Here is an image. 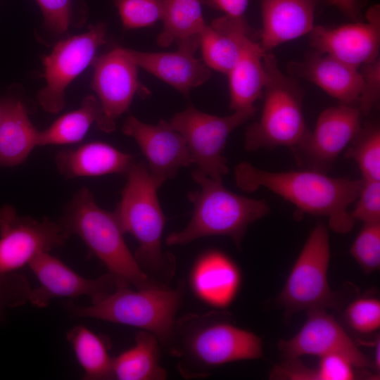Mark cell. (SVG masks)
<instances>
[{"label":"cell","mask_w":380,"mask_h":380,"mask_svg":"<svg viewBox=\"0 0 380 380\" xmlns=\"http://www.w3.org/2000/svg\"><path fill=\"white\" fill-rule=\"evenodd\" d=\"M234 177L236 186L243 191L264 187L303 213L327 217L334 232L348 233L355 225L348 208L358 196L362 179L331 177L316 170L271 172L248 162L236 165Z\"/></svg>","instance_id":"cell-1"},{"label":"cell","mask_w":380,"mask_h":380,"mask_svg":"<svg viewBox=\"0 0 380 380\" xmlns=\"http://www.w3.org/2000/svg\"><path fill=\"white\" fill-rule=\"evenodd\" d=\"M217 312L189 314L175 322L167 348L181 359L185 376H201L226 363L263 357L261 339L239 328Z\"/></svg>","instance_id":"cell-2"},{"label":"cell","mask_w":380,"mask_h":380,"mask_svg":"<svg viewBox=\"0 0 380 380\" xmlns=\"http://www.w3.org/2000/svg\"><path fill=\"white\" fill-rule=\"evenodd\" d=\"M127 175L114 213L123 233L130 234L138 243L134 256L141 270L162 284L159 280L172 277L175 265L172 258L161 248L165 217L158 198V188L143 162L134 163Z\"/></svg>","instance_id":"cell-3"},{"label":"cell","mask_w":380,"mask_h":380,"mask_svg":"<svg viewBox=\"0 0 380 380\" xmlns=\"http://www.w3.org/2000/svg\"><path fill=\"white\" fill-rule=\"evenodd\" d=\"M192 177L198 191L188 197L194 211L188 224L165 239L168 246L184 245L209 236H227L239 247L248 226L270 212L266 201L250 198L234 194L222 184L196 170Z\"/></svg>","instance_id":"cell-4"},{"label":"cell","mask_w":380,"mask_h":380,"mask_svg":"<svg viewBox=\"0 0 380 380\" xmlns=\"http://www.w3.org/2000/svg\"><path fill=\"white\" fill-rule=\"evenodd\" d=\"M130 286L118 279L115 289L99 300L87 306L68 302L66 310L73 318H94L140 328L154 334L167 348L182 303L184 285L179 284L174 289L160 285L132 289Z\"/></svg>","instance_id":"cell-5"},{"label":"cell","mask_w":380,"mask_h":380,"mask_svg":"<svg viewBox=\"0 0 380 380\" xmlns=\"http://www.w3.org/2000/svg\"><path fill=\"white\" fill-rule=\"evenodd\" d=\"M60 222L70 235L80 237L108 272L137 289L165 286L153 281L140 267L127 247L113 213L100 208L91 191L78 190L65 209Z\"/></svg>","instance_id":"cell-6"},{"label":"cell","mask_w":380,"mask_h":380,"mask_svg":"<svg viewBox=\"0 0 380 380\" xmlns=\"http://www.w3.org/2000/svg\"><path fill=\"white\" fill-rule=\"evenodd\" d=\"M262 61L265 83L262 113L246 129L245 148L248 151L278 146L298 148L310 133L303 112V89L280 70L273 54L266 52Z\"/></svg>","instance_id":"cell-7"},{"label":"cell","mask_w":380,"mask_h":380,"mask_svg":"<svg viewBox=\"0 0 380 380\" xmlns=\"http://www.w3.org/2000/svg\"><path fill=\"white\" fill-rule=\"evenodd\" d=\"M329 260L328 229L324 224L318 223L310 232L278 297L288 315L337 305L336 293L330 289L327 279Z\"/></svg>","instance_id":"cell-8"},{"label":"cell","mask_w":380,"mask_h":380,"mask_svg":"<svg viewBox=\"0 0 380 380\" xmlns=\"http://www.w3.org/2000/svg\"><path fill=\"white\" fill-rule=\"evenodd\" d=\"M255 112L254 107L220 117L190 106L175 114L168 122L185 140L197 170L213 179L222 181V175L229 171L227 160L223 156L227 138L234 129L252 118Z\"/></svg>","instance_id":"cell-9"},{"label":"cell","mask_w":380,"mask_h":380,"mask_svg":"<svg viewBox=\"0 0 380 380\" xmlns=\"http://www.w3.org/2000/svg\"><path fill=\"white\" fill-rule=\"evenodd\" d=\"M106 25L99 23L83 34L60 41L44 56L46 85L37 96L46 112L57 113L63 108L65 89L93 61L98 48L106 43Z\"/></svg>","instance_id":"cell-10"},{"label":"cell","mask_w":380,"mask_h":380,"mask_svg":"<svg viewBox=\"0 0 380 380\" xmlns=\"http://www.w3.org/2000/svg\"><path fill=\"white\" fill-rule=\"evenodd\" d=\"M70 234L47 218L19 216L11 205L0 208V272H13L38 255L61 246Z\"/></svg>","instance_id":"cell-11"},{"label":"cell","mask_w":380,"mask_h":380,"mask_svg":"<svg viewBox=\"0 0 380 380\" xmlns=\"http://www.w3.org/2000/svg\"><path fill=\"white\" fill-rule=\"evenodd\" d=\"M92 88L101 108L96 124L101 131L111 132L116 119L128 110L134 95L141 89L137 66L123 48H115L95 61Z\"/></svg>","instance_id":"cell-12"},{"label":"cell","mask_w":380,"mask_h":380,"mask_svg":"<svg viewBox=\"0 0 380 380\" xmlns=\"http://www.w3.org/2000/svg\"><path fill=\"white\" fill-rule=\"evenodd\" d=\"M28 266L39 282L31 289L28 301L37 308L46 307L57 298L87 296L91 303L96 302L115 289L119 279L110 272L87 279L49 253L38 255Z\"/></svg>","instance_id":"cell-13"},{"label":"cell","mask_w":380,"mask_h":380,"mask_svg":"<svg viewBox=\"0 0 380 380\" xmlns=\"http://www.w3.org/2000/svg\"><path fill=\"white\" fill-rule=\"evenodd\" d=\"M122 132L132 137L141 148L157 188L174 178L181 167L193 163L185 140L164 120L153 125L129 115L124 122Z\"/></svg>","instance_id":"cell-14"},{"label":"cell","mask_w":380,"mask_h":380,"mask_svg":"<svg viewBox=\"0 0 380 380\" xmlns=\"http://www.w3.org/2000/svg\"><path fill=\"white\" fill-rule=\"evenodd\" d=\"M279 350L286 358L303 355L319 357L337 353L346 357L355 367H367L369 360L343 328L325 309L308 311V319L299 331L288 340H281Z\"/></svg>","instance_id":"cell-15"},{"label":"cell","mask_w":380,"mask_h":380,"mask_svg":"<svg viewBox=\"0 0 380 380\" xmlns=\"http://www.w3.org/2000/svg\"><path fill=\"white\" fill-rule=\"evenodd\" d=\"M366 16V23H350L336 27L315 26L309 33L310 44L315 51L359 69L379 58V6L371 8Z\"/></svg>","instance_id":"cell-16"},{"label":"cell","mask_w":380,"mask_h":380,"mask_svg":"<svg viewBox=\"0 0 380 380\" xmlns=\"http://www.w3.org/2000/svg\"><path fill=\"white\" fill-rule=\"evenodd\" d=\"M362 114L357 106L341 103L323 110L315 129L298 148L303 150L315 170L331 165L360 132Z\"/></svg>","instance_id":"cell-17"},{"label":"cell","mask_w":380,"mask_h":380,"mask_svg":"<svg viewBox=\"0 0 380 380\" xmlns=\"http://www.w3.org/2000/svg\"><path fill=\"white\" fill-rule=\"evenodd\" d=\"M178 45L174 52L148 53L123 48L125 55L140 67L169 84L184 94L207 82L211 76L209 68L194 56L200 47V37Z\"/></svg>","instance_id":"cell-18"},{"label":"cell","mask_w":380,"mask_h":380,"mask_svg":"<svg viewBox=\"0 0 380 380\" xmlns=\"http://www.w3.org/2000/svg\"><path fill=\"white\" fill-rule=\"evenodd\" d=\"M289 73L316 84L341 103L358 106L362 77L358 68L315 51L288 63Z\"/></svg>","instance_id":"cell-19"},{"label":"cell","mask_w":380,"mask_h":380,"mask_svg":"<svg viewBox=\"0 0 380 380\" xmlns=\"http://www.w3.org/2000/svg\"><path fill=\"white\" fill-rule=\"evenodd\" d=\"M189 284L193 293L202 302L223 309L236 298L241 284V273L226 253L210 249L201 254L193 264Z\"/></svg>","instance_id":"cell-20"},{"label":"cell","mask_w":380,"mask_h":380,"mask_svg":"<svg viewBox=\"0 0 380 380\" xmlns=\"http://www.w3.org/2000/svg\"><path fill=\"white\" fill-rule=\"evenodd\" d=\"M316 0H262L260 46L265 52L309 34L314 27Z\"/></svg>","instance_id":"cell-21"},{"label":"cell","mask_w":380,"mask_h":380,"mask_svg":"<svg viewBox=\"0 0 380 380\" xmlns=\"http://www.w3.org/2000/svg\"><path fill=\"white\" fill-rule=\"evenodd\" d=\"M56 163L62 175L74 178L127 174L134 162L131 155L108 144L92 141L61 151Z\"/></svg>","instance_id":"cell-22"},{"label":"cell","mask_w":380,"mask_h":380,"mask_svg":"<svg viewBox=\"0 0 380 380\" xmlns=\"http://www.w3.org/2000/svg\"><path fill=\"white\" fill-rule=\"evenodd\" d=\"M249 37L243 17L224 15L206 25L200 34L204 63L211 69L228 74Z\"/></svg>","instance_id":"cell-23"},{"label":"cell","mask_w":380,"mask_h":380,"mask_svg":"<svg viewBox=\"0 0 380 380\" xmlns=\"http://www.w3.org/2000/svg\"><path fill=\"white\" fill-rule=\"evenodd\" d=\"M39 132L21 101H5L0 107V166L23 163L38 146Z\"/></svg>","instance_id":"cell-24"},{"label":"cell","mask_w":380,"mask_h":380,"mask_svg":"<svg viewBox=\"0 0 380 380\" xmlns=\"http://www.w3.org/2000/svg\"><path fill=\"white\" fill-rule=\"evenodd\" d=\"M266 52L248 37L243 42L235 64L227 74L230 109L235 111L254 108L265 83L263 56Z\"/></svg>","instance_id":"cell-25"},{"label":"cell","mask_w":380,"mask_h":380,"mask_svg":"<svg viewBox=\"0 0 380 380\" xmlns=\"http://www.w3.org/2000/svg\"><path fill=\"white\" fill-rule=\"evenodd\" d=\"M158 338L141 330L135 336V345L113 358V379L118 380H163L167 372L160 363Z\"/></svg>","instance_id":"cell-26"},{"label":"cell","mask_w":380,"mask_h":380,"mask_svg":"<svg viewBox=\"0 0 380 380\" xmlns=\"http://www.w3.org/2000/svg\"><path fill=\"white\" fill-rule=\"evenodd\" d=\"M200 0H163V28L157 37L163 47L200 37L206 26Z\"/></svg>","instance_id":"cell-27"},{"label":"cell","mask_w":380,"mask_h":380,"mask_svg":"<svg viewBox=\"0 0 380 380\" xmlns=\"http://www.w3.org/2000/svg\"><path fill=\"white\" fill-rule=\"evenodd\" d=\"M75 357L84 370V379H113L111 358L105 339L84 325H77L66 334Z\"/></svg>","instance_id":"cell-28"},{"label":"cell","mask_w":380,"mask_h":380,"mask_svg":"<svg viewBox=\"0 0 380 380\" xmlns=\"http://www.w3.org/2000/svg\"><path fill=\"white\" fill-rule=\"evenodd\" d=\"M101 115L100 103L94 96H86L81 106L59 117L48 128L39 131L38 146L70 144L80 141L91 125Z\"/></svg>","instance_id":"cell-29"},{"label":"cell","mask_w":380,"mask_h":380,"mask_svg":"<svg viewBox=\"0 0 380 380\" xmlns=\"http://www.w3.org/2000/svg\"><path fill=\"white\" fill-rule=\"evenodd\" d=\"M346 152L353 159L361 172L362 179L380 181V130L376 125L362 127Z\"/></svg>","instance_id":"cell-30"},{"label":"cell","mask_w":380,"mask_h":380,"mask_svg":"<svg viewBox=\"0 0 380 380\" xmlns=\"http://www.w3.org/2000/svg\"><path fill=\"white\" fill-rule=\"evenodd\" d=\"M113 2L127 30L148 27L163 18V0H113Z\"/></svg>","instance_id":"cell-31"},{"label":"cell","mask_w":380,"mask_h":380,"mask_svg":"<svg viewBox=\"0 0 380 380\" xmlns=\"http://www.w3.org/2000/svg\"><path fill=\"white\" fill-rule=\"evenodd\" d=\"M350 254L367 274L380 267V222L364 223L354 240Z\"/></svg>","instance_id":"cell-32"},{"label":"cell","mask_w":380,"mask_h":380,"mask_svg":"<svg viewBox=\"0 0 380 380\" xmlns=\"http://www.w3.org/2000/svg\"><path fill=\"white\" fill-rule=\"evenodd\" d=\"M348 325L355 331L369 334L380 327V301L375 298H360L350 303L345 310Z\"/></svg>","instance_id":"cell-33"},{"label":"cell","mask_w":380,"mask_h":380,"mask_svg":"<svg viewBox=\"0 0 380 380\" xmlns=\"http://www.w3.org/2000/svg\"><path fill=\"white\" fill-rule=\"evenodd\" d=\"M31 289L23 274L16 272H0V320L6 310L25 304Z\"/></svg>","instance_id":"cell-34"},{"label":"cell","mask_w":380,"mask_h":380,"mask_svg":"<svg viewBox=\"0 0 380 380\" xmlns=\"http://www.w3.org/2000/svg\"><path fill=\"white\" fill-rule=\"evenodd\" d=\"M350 212L352 217L364 223L380 222V181L362 179V185Z\"/></svg>","instance_id":"cell-35"},{"label":"cell","mask_w":380,"mask_h":380,"mask_svg":"<svg viewBox=\"0 0 380 380\" xmlns=\"http://www.w3.org/2000/svg\"><path fill=\"white\" fill-rule=\"evenodd\" d=\"M36 1L42 11L44 25L57 34L66 32L74 15L73 0H36Z\"/></svg>","instance_id":"cell-36"},{"label":"cell","mask_w":380,"mask_h":380,"mask_svg":"<svg viewBox=\"0 0 380 380\" xmlns=\"http://www.w3.org/2000/svg\"><path fill=\"white\" fill-rule=\"evenodd\" d=\"M362 86L357 108L362 115H368L380 98V60L365 64L359 68Z\"/></svg>","instance_id":"cell-37"},{"label":"cell","mask_w":380,"mask_h":380,"mask_svg":"<svg viewBox=\"0 0 380 380\" xmlns=\"http://www.w3.org/2000/svg\"><path fill=\"white\" fill-rule=\"evenodd\" d=\"M315 369V380H351L355 379L353 364L346 357L331 353L319 357Z\"/></svg>","instance_id":"cell-38"},{"label":"cell","mask_w":380,"mask_h":380,"mask_svg":"<svg viewBox=\"0 0 380 380\" xmlns=\"http://www.w3.org/2000/svg\"><path fill=\"white\" fill-rule=\"evenodd\" d=\"M209 7L221 11L227 15L242 17L249 0H200Z\"/></svg>","instance_id":"cell-39"},{"label":"cell","mask_w":380,"mask_h":380,"mask_svg":"<svg viewBox=\"0 0 380 380\" xmlns=\"http://www.w3.org/2000/svg\"><path fill=\"white\" fill-rule=\"evenodd\" d=\"M329 1L348 18L352 20L358 18L360 8L358 0H329Z\"/></svg>","instance_id":"cell-40"},{"label":"cell","mask_w":380,"mask_h":380,"mask_svg":"<svg viewBox=\"0 0 380 380\" xmlns=\"http://www.w3.org/2000/svg\"><path fill=\"white\" fill-rule=\"evenodd\" d=\"M379 351H380V341H379V337H378V338L376 340V342H375L374 357V365L376 371L377 370L379 371V369H380Z\"/></svg>","instance_id":"cell-41"}]
</instances>
